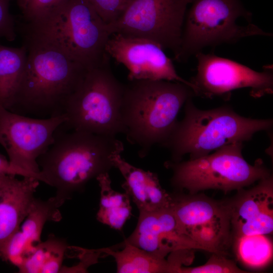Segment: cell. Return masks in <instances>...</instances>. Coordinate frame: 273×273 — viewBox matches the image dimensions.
Segmentation results:
<instances>
[{
	"label": "cell",
	"mask_w": 273,
	"mask_h": 273,
	"mask_svg": "<svg viewBox=\"0 0 273 273\" xmlns=\"http://www.w3.org/2000/svg\"><path fill=\"white\" fill-rule=\"evenodd\" d=\"M25 44L13 48L0 44V104L11 111L25 69Z\"/></svg>",
	"instance_id": "20"
},
{
	"label": "cell",
	"mask_w": 273,
	"mask_h": 273,
	"mask_svg": "<svg viewBox=\"0 0 273 273\" xmlns=\"http://www.w3.org/2000/svg\"><path fill=\"white\" fill-rule=\"evenodd\" d=\"M59 207L53 197L46 201L35 198L19 229L1 249V258L17 267L30 250L41 242L45 223L61 219Z\"/></svg>",
	"instance_id": "17"
},
{
	"label": "cell",
	"mask_w": 273,
	"mask_h": 273,
	"mask_svg": "<svg viewBox=\"0 0 273 273\" xmlns=\"http://www.w3.org/2000/svg\"><path fill=\"white\" fill-rule=\"evenodd\" d=\"M10 1H11V0H10Z\"/></svg>",
	"instance_id": "29"
},
{
	"label": "cell",
	"mask_w": 273,
	"mask_h": 273,
	"mask_svg": "<svg viewBox=\"0 0 273 273\" xmlns=\"http://www.w3.org/2000/svg\"><path fill=\"white\" fill-rule=\"evenodd\" d=\"M123 150L116 136L67 130L60 126L53 143L37 159L42 182L56 189L53 197L61 207L90 180L109 173L114 168L113 155Z\"/></svg>",
	"instance_id": "1"
},
{
	"label": "cell",
	"mask_w": 273,
	"mask_h": 273,
	"mask_svg": "<svg viewBox=\"0 0 273 273\" xmlns=\"http://www.w3.org/2000/svg\"><path fill=\"white\" fill-rule=\"evenodd\" d=\"M185 116L177 121L161 145L171 153V161L178 162L186 154L190 159L201 157L222 147L250 141L257 132L269 130L272 119H253L240 115L231 107L201 110L192 98L185 103Z\"/></svg>",
	"instance_id": "5"
},
{
	"label": "cell",
	"mask_w": 273,
	"mask_h": 273,
	"mask_svg": "<svg viewBox=\"0 0 273 273\" xmlns=\"http://www.w3.org/2000/svg\"><path fill=\"white\" fill-rule=\"evenodd\" d=\"M27 22L40 18L66 0H17Z\"/></svg>",
	"instance_id": "25"
},
{
	"label": "cell",
	"mask_w": 273,
	"mask_h": 273,
	"mask_svg": "<svg viewBox=\"0 0 273 273\" xmlns=\"http://www.w3.org/2000/svg\"><path fill=\"white\" fill-rule=\"evenodd\" d=\"M235 255L243 265L251 269L266 267L272 259V243L267 235L244 236L233 239Z\"/></svg>",
	"instance_id": "23"
},
{
	"label": "cell",
	"mask_w": 273,
	"mask_h": 273,
	"mask_svg": "<svg viewBox=\"0 0 273 273\" xmlns=\"http://www.w3.org/2000/svg\"><path fill=\"white\" fill-rule=\"evenodd\" d=\"M192 0H135L114 22L112 34L149 39L163 50L178 53L187 8Z\"/></svg>",
	"instance_id": "10"
},
{
	"label": "cell",
	"mask_w": 273,
	"mask_h": 273,
	"mask_svg": "<svg viewBox=\"0 0 273 273\" xmlns=\"http://www.w3.org/2000/svg\"><path fill=\"white\" fill-rule=\"evenodd\" d=\"M121 154L113 155L114 167L124 177L122 187L139 212H151L169 207L171 194L162 188L157 174L130 164Z\"/></svg>",
	"instance_id": "18"
},
{
	"label": "cell",
	"mask_w": 273,
	"mask_h": 273,
	"mask_svg": "<svg viewBox=\"0 0 273 273\" xmlns=\"http://www.w3.org/2000/svg\"><path fill=\"white\" fill-rule=\"evenodd\" d=\"M207 261L196 267L182 266L178 273H246L240 268L236 263L227 256L212 253Z\"/></svg>",
	"instance_id": "24"
},
{
	"label": "cell",
	"mask_w": 273,
	"mask_h": 273,
	"mask_svg": "<svg viewBox=\"0 0 273 273\" xmlns=\"http://www.w3.org/2000/svg\"><path fill=\"white\" fill-rule=\"evenodd\" d=\"M69 246L62 239L50 235L34 245L17 266L21 273L60 272Z\"/></svg>",
	"instance_id": "21"
},
{
	"label": "cell",
	"mask_w": 273,
	"mask_h": 273,
	"mask_svg": "<svg viewBox=\"0 0 273 273\" xmlns=\"http://www.w3.org/2000/svg\"><path fill=\"white\" fill-rule=\"evenodd\" d=\"M123 243L163 258L179 250H202L182 232L170 206L151 212H140L134 230Z\"/></svg>",
	"instance_id": "14"
},
{
	"label": "cell",
	"mask_w": 273,
	"mask_h": 273,
	"mask_svg": "<svg viewBox=\"0 0 273 273\" xmlns=\"http://www.w3.org/2000/svg\"><path fill=\"white\" fill-rule=\"evenodd\" d=\"M26 39L25 69L11 111L39 116L62 114L88 69L51 44Z\"/></svg>",
	"instance_id": "3"
},
{
	"label": "cell",
	"mask_w": 273,
	"mask_h": 273,
	"mask_svg": "<svg viewBox=\"0 0 273 273\" xmlns=\"http://www.w3.org/2000/svg\"><path fill=\"white\" fill-rule=\"evenodd\" d=\"M164 50L149 39L120 33L112 34L106 48L110 58L126 68L128 81L147 79L180 82L194 91V85L177 74L172 60Z\"/></svg>",
	"instance_id": "13"
},
{
	"label": "cell",
	"mask_w": 273,
	"mask_h": 273,
	"mask_svg": "<svg viewBox=\"0 0 273 273\" xmlns=\"http://www.w3.org/2000/svg\"><path fill=\"white\" fill-rule=\"evenodd\" d=\"M26 38L51 44L88 69L110 59L108 24L88 0H66L44 16L27 22Z\"/></svg>",
	"instance_id": "4"
},
{
	"label": "cell",
	"mask_w": 273,
	"mask_h": 273,
	"mask_svg": "<svg viewBox=\"0 0 273 273\" xmlns=\"http://www.w3.org/2000/svg\"><path fill=\"white\" fill-rule=\"evenodd\" d=\"M109 60L88 69L68 99L62 128L106 136L123 133L120 109L125 84L113 74Z\"/></svg>",
	"instance_id": "8"
},
{
	"label": "cell",
	"mask_w": 273,
	"mask_h": 273,
	"mask_svg": "<svg viewBox=\"0 0 273 273\" xmlns=\"http://www.w3.org/2000/svg\"><path fill=\"white\" fill-rule=\"evenodd\" d=\"M197 73L190 81L195 96L212 98L229 97L232 91L250 89V96L260 98L273 93V70L271 65L257 71L235 61L202 51L195 55Z\"/></svg>",
	"instance_id": "12"
},
{
	"label": "cell",
	"mask_w": 273,
	"mask_h": 273,
	"mask_svg": "<svg viewBox=\"0 0 273 273\" xmlns=\"http://www.w3.org/2000/svg\"><path fill=\"white\" fill-rule=\"evenodd\" d=\"M39 181L30 176H0V250L29 212Z\"/></svg>",
	"instance_id": "16"
},
{
	"label": "cell",
	"mask_w": 273,
	"mask_h": 273,
	"mask_svg": "<svg viewBox=\"0 0 273 273\" xmlns=\"http://www.w3.org/2000/svg\"><path fill=\"white\" fill-rule=\"evenodd\" d=\"M5 175L30 176L25 171L12 166L9 160L0 154V176Z\"/></svg>",
	"instance_id": "28"
},
{
	"label": "cell",
	"mask_w": 273,
	"mask_h": 273,
	"mask_svg": "<svg viewBox=\"0 0 273 273\" xmlns=\"http://www.w3.org/2000/svg\"><path fill=\"white\" fill-rule=\"evenodd\" d=\"M243 143L227 145L214 153L187 161L165 163L172 171V186L194 194L208 190L227 193L245 188L271 175L263 161L249 164L242 154Z\"/></svg>",
	"instance_id": "7"
},
{
	"label": "cell",
	"mask_w": 273,
	"mask_h": 273,
	"mask_svg": "<svg viewBox=\"0 0 273 273\" xmlns=\"http://www.w3.org/2000/svg\"><path fill=\"white\" fill-rule=\"evenodd\" d=\"M121 250L101 248L105 255L112 256L118 273H177L179 268L174 258H161L130 244L122 243Z\"/></svg>",
	"instance_id": "19"
},
{
	"label": "cell",
	"mask_w": 273,
	"mask_h": 273,
	"mask_svg": "<svg viewBox=\"0 0 273 273\" xmlns=\"http://www.w3.org/2000/svg\"><path fill=\"white\" fill-rule=\"evenodd\" d=\"M229 200L233 239L268 235L273 232L272 175L248 189L243 188Z\"/></svg>",
	"instance_id": "15"
},
{
	"label": "cell",
	"mask_w": 273,
	"mask_h": 273,
	"mask_svg": "<svg viewBox=\"0 0 273 273\" xmlns=\"http://www.w3.org/2000/svg\"><path fill=\"white\" fill-rule=\"evenodd\" d=\"M195 96L191 87L180 82L142 79L125 84L120 109L123 133L139 147L140 157L165 142L180 108Z\"/></svg>",
	"instance_id": "2"
},
{
	"label": "cell",
	"mask_w": 273,
	"mask_h": 273,
	"mask_svg": "<svg viewBox=\"0 0 273 273\" xmlns=\"http://www.w3.org/2000/svg\"><path fill=\"white\" fill-rule=\"evenodd\" d=\"M187 11L179 50L174 57L186 62L205 48L232 44L250 36H272L252 23V14L241 0H192Z\"/></svg>",
	"instance_id": "6"
},
{
	"label": "cell",
	"mask_w": 273,
	"mask_h": 273,
	"mask_svg": "<svg viewBox=\"0 0 273 273\" xmlns=\"http://www.w3.org/2000/svg\"><path fill=\"white\" fill-rule=\"evenodd\" d=\"M64 114L35 118L12 112L0 104V145L12 166L42 181L38 158L54 142Z\"/></svg>",
	"instance_id": "11"
},
{
	"label": "cell",
	"mask_w": 273,
	"mask_h": 273,
	"mask_svg": "<svg viewBox=\"0 0 273 273\" xmlns=\"http://www.w3.org/2000/svg\"><path fill=\"white\" fill-rule=\"evenodd\" d=\"M107 24L117 20L135 0H88Z\"/></svg>",
	"instance_id": "26"
},
{
	"label": "cell",
	"mask_w": 273,
	"mask_h": 273,
	"mask_svg": "<svg viewBox=\"0 0 273 273\" xmlns=\"http://www.w3.org/2000/svg\"><path fill=\"white\" fill-rule=\"evenodd\" d=\"M171 196L170 208L184 234L202 250L228 256L233 240L229 200L200 193Z\"/></svg>",
	"instance_id": "9"
},
{
	"label": "cell",
	"mask_w": 273,
	"mask_h": 273,
	"mask_svg": "<svg viewBox=\"0 0 273 273\" xmlns=\"http://www.w3.org/2000/svg\"><path fill=\"white\" fill-rule=\"evenodd\" d=\"M100 188L99 208L97 220L115 230L121 231L131 214L130 199L125 193L114 190L109 173L96 178Z\"/></svg>",
	"instance_id": "22"
},
{
	"label": "cell",
	"mask_w": 273,
	"mask_h": 273,
	"mask_svg": "<svg viewBox=\"0 0 273 273\" xmlns=\"http://www.w3.org/2000/svg\"><path fill=\"white\" fill-rule=\"evenodd\" d=\"M10 0H0V38L13 41L16 37L14 18L9 10Z\"/></svg>",
	"instance_id": "27"
}]
</instances>
